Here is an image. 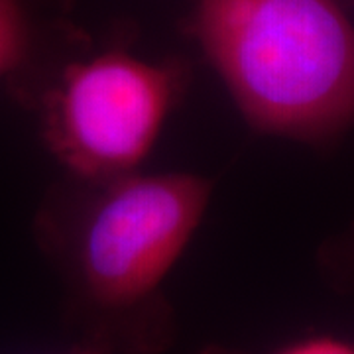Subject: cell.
I'll return each instance as SVG.
<instances>
[{
  "label": "cell",
  "instance_id": "1",
  "mask_svg": "<svg viewBox=\"0 0 354 354\" xmlns=\"http://www.w3.org/2000/svg\"><path fill=\"white\" fill-rule=\"evenodd\" d=\"M191 32L256 130L319 142L354 127V22L339 0H197Z\"/></svg>",
  "mask_w": 354,
  "mask_h": 354
},
{
  "label": "cell",
  "instance_id": "2",
  "mask_svg": "<svg viewBox=\"0 0 354 354\" xmlns=\"http://www.w3.org/2000/svg\"><path fill=\"white\" fill-rule=\"evenodd\" d=\"M211 183L193 174L113 179L77 252L83 299L104 317H162L156 295L201 223Z\"/></svg>",
  "mask_w": 354,
  "mask_h": 354
},
{
  "label": "cell",
  "instance_id": "3",
  "mask_svg": "<svg viewBox=\"0 0 354 354\" xmlns=\"http://www.w3.org/2000/svg\"><path fill=\"white\" fill-rule=\"evenodd\" d=\"M176 85V67L118 48L73 62L44 95L46 142L77 176H130L160 136Z\"/></svg>",
  "mask_w": 354,
  "mask_h": 354
},
{
  "label": "cell",
  "instance_id": "4",
  "mask_svg": "<svg viewBox=\"0 0 354 354\" xmlns=\"http://www.w3.org/2000/svg\"><path fill=\"white\" fill-rule=\"evenodd\" d=\"M71 0H0V79L20 83L51 44L71 38Z\"/></svg>",
  "mask_w": 354,
  "mask_h": 354
},
{
  "label": "cell",
  "instance_id": "5",
  "mask_svg": "<svg viewBox=\"0 0 354 354\" xmlns=\"http://www.w3.org/2000/svg\"><path fill=\"white\" fill-rule=\"evenodd\" d=\"M228 354V353H207ZM274 354H354V344L335 337H311L288 344Z\"/></svg>",
  "mask_w": 354,
  "mask_h": 354
},
{
  "label": "cell",
  "instance_id": "6",
  "mask_svg": "<svg viewBox=\"0 0 354 354\" xmlns=\"http://www.w3.org/2000/svg\"><path fill=\"white\" fill-rule=\"evenodd\" d=\"M71 354H102V353H99V351H91V348H87V351H77V353H71Z\"/></svg>",
  "mask_w": 354,
  "mask_h": 354
}]
</instances>
